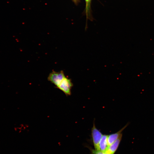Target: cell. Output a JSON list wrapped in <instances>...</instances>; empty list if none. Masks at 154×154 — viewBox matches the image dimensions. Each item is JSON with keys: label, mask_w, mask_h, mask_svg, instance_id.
Wrapping results in <instances>:
<instances>
[{"label": "cell", "mask_w": 154, "mask_h": 154, "mask_svg": "<svg viewBox=\"0 0 154 154\" xmlns=\"http://www.w3.org/2000/svg\"><path fill=\"white\" fill-rule=\"evenodd\" d=\"M78 0H74V1L75 2H77Z\"/></svg>", "instance_id": "9c48e42d"}, {"label": "cell", "mask_w": 154, "mask_h": 154, "mask_svg": "<svg viewBox=\"0 0 154 154\" xmlns=\"http://www.w3.org/2000/svg\"><path fill=\"white\" fill-rule=\"evenodd\" d=\"M108 135H103L98 145V150L106 152L109 146L107 140Z\"/></svg>", "instance_id": "8992f818"}, {"label": "cell", "mask_w": 154, "mask_h": 154, "mask_svg": "<svg viewBox=\"0 0 154 154\" xmlns=\"http://www.w3.org/2000/svg\"><path fill=\"white\" fill-rule=\"evenodd\" d=\"M122 136V134L114 142L109 146L107 151L106 152L110 154H114L119 146Z\"/></svg>", "instance_id": "5b68a950"}, {"label": "cell", "mask_w": 154, "mask_h": 154, "mask_svg": "<svg viewBox=\"0 0 154 154\" xmlns=\"http://www.w3.org/2000/svg\"><path fill=\"white\" fill-rule=\"evenodd\" d=\"M73 86L71 80L65 77L56 87L68 96L71 94V90Z\"/></svg>", "instance_id": "7a4b0ae2"}, {"label": "cell", "mask_w": 154, "mask_h": 154, "mask_svg": "<svg viewBox=\"0 0 154 154\" xmlns=\"http://www.w3.org/2000/svg\"><path fill=\"white\" fill-rule=\"evenodd\" d=\"M129 123H127L125 126L117 132L108 135L107 140L109 145H110L114 142L122 134V131L127 126Z\"/></svg>", "instance_id": "277c9868"}, {"label": "cell", "mask_w": 154, "mask_h": 154, "mask_svg": "<svg viewBox=\"0 0 154 154\" xmlns=\"http://www.w3.org/2000/svg\"><path fill=\"white\" fill-rule=\"evenodd\" d=\"M94 121L93 127L91 129V136L93 144L95 149L98 150V145L103 135L96 127Z\"/></svg>", "instance_id": "3957f363"}, {"label": "cell", "mask_w": 154, "mask_h": 154, "mask_svg": "<svg viewBox=\"0 0 154 154\" xmlns=\"http://www.w3.org/2000/svg\"><path fill=\"white\" fill-rule=\"evenodd\" d=\"M88 147L90 151L91 154H110L106 152H103L99 150L93 149L90 147L88 146Z\"/></svg>", "instance_id": "52a82bcc"}, {"label": "cell", "mask_w": 154, "mask_h": 154, "mask_svg": "<svg viewBox=\"0 0 154 154\" xmlns=\"http://www.w3.org/2000/svg\"><path fill=\"white\" fill-rule=\"evenodd\" d=\"M91 0H85L86 3V9L88 10L89 6L90 5V1Z\"/></svg>", "instance_id": "ba28073f"}, {"label": "cell", "mask_w": 154, "mask_h": 154, "mask_svg": "<svg viewBox=\"0 0 154 154\" xmlns=\"http://www.w3.org/2000/svg\"><path fill=\"white\" fill-rule=\"evenodd\" d=\"M65 77L62 70L59 72L53 71L49 74L47 79L57 87Z\"/></svg>", "instance_id": "6da1fadb"}]
</instances>
